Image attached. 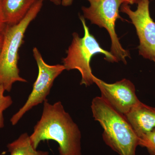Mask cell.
Listing matches in <instances>:
<instances>
[{
  "instance_id": "1",
  "label": "cell",
  "mask_w": 155,
  "mask_h": 155,
  "mask_svg": "<svg viewBox=\"0 0 155 155\" xmlns=\"http://www.w3.org/2000/svg\"><path fill=\"white\" fill-rule=\"evenodd\" d=\"M29 137L35 149L41 142L53 140L59 145V155H81L80 129L61 101L44 102L41 118Z\"/></svg>"
},
{
  "instance_id": "2",
  "label": "cell",
  "mask_w": 155,
  "mask_h": 155,
  "mask_svg": "<svg viewBox=\"0 0 155 155\" xmlns=\"http://www.w3.org/2000/svg\"><path fill=\"white\" fill-rule=\"evenodd\" d=\"M93 116L102 127L106 144L119 155H136L139 137L125 116L116 111L101 97L92 101Z\"/></svg>"
},
{
  "instance_id": "3",
  "label": "cell",
  "mask_w": 155,
  "mask_h": 155,
  "mask_svg": "<svg viewBox=\"0 0 155 155\" xmlns=\"http://www.w3.org/2000/svg\"><path fill=\"white\" fill-rule=\"evenodd\" d=\"M43 2L38 0L18 24L6 27L0 51V84L5 91H11L13 84L17 81L28 82L19 75V51L24 42L26 29L41 10Z\"/></svg>"
},
{
  "instance_id": "4",
  "label": "cell",
  "mask_w": 155,
  "mask_h": 155,
  "mask_svg": "<svg viewBox=\"0 0 155 155\" xmlns=\"http://www.w3.org/2000/svg\"><path fill=\"white\" fill-rule=\"evenodd\" d=\"M79 19L83 25L84 36L80 37L77 32L72 34V43L67 51V55L62 59V62L66 70H78L81 76V85L88 87L94 83V75L92 72L90 65L94 56L102 54L108 62L118 63V61L110 52L101 46L94 36L90 33L83 16L79 15Z\"/></svg>"
},
{
  "instance_id": "5",
  "label": "cell",
  "mask_w": 155,
  "mask_h": 155,
  "mask_svg": "<svg viewBox=\"0 0 155 155\" xmlns=\"http://www.w3.org/2000/svg\"><path fill=\"white\" fill-rule=\"evenodd\" d=\"M89 7L82 6L81 10L85 19L90 21L91 24L105 28L111 38L110 52L118 62L127 64L126 58H130L127 50L122 47L115 29L117 19H122L119 15V9L123 0H87Z\"/></svg>"
},
{
  "instance_id": "6",
  "label": "cell",
  "mask_w": 155,
  "mask_h": 155,
  "mask_svg": "<svg viewBox=\"0 0 155 155\" xmlns=\"http://www.w3.org/2000/svg\"><path fill=\"white\" fill-rule=\"evenodd\" d=\"M33 54L38 67V75L26 102L11 117L10 121L13 125H17L25 113L47 100L54 81L64 70H66L63 65H50L47 64L36 48H34Z\"/></svg>"
},
{
  "instance_id": "7",
  "label": "cell",
  "mask_w": 155,
  "mask_h": 155,
  "mask_svg": "<svg viewBox=\"0 0 155 155\" xmlns=\"http://www.w3.org/2000/svg\"><path fill=\"white\" fill-rule=\"evenodd\" d=\"M150 0H138L134 11L129 5L123 4L120 11L127 14L135 27L139 40L140 55L153 61L155 67V22L150 14Z\"/></svg>"
},
{
  "instance_id": "8",
  "label": "cell",
  "mask_w": 155,
  "mask_h": 155,
  "mask_svg": "<svg viewBox=\"0 0 155 155\" xmlns=\"http://www.w3.org/2000/svg\"><path fill=\"white\" fill-rule=\"evenodd\" d=\"M94 82L99 88L102 97L124 116L140 102L136 94L135 86L128 79L109 84L94 76Z\"/></svg>"
},
{
  "instance_id": "9",
  "label": "cell",
  "mask_w": 155,
  "mask_h": 155,
  "mask_svg": "<svg viewBox=\"0 0 155 155\" xmlns=\"http://www.w3.org/2000/svg\"><path fill=\"white\" fill-rule=\"evenodd\" d=\"M125 116L139 137L155 128V108L141 101Z\"/></svg>"
},
{
  "instance_id": "10",
  "label": "cell",
  "mask_w": 155,
  "mask_h": 155,
  "mask_svg": "<svg viewBox=\"0 0 155 155\" xmlns=\"http://www.w3.org/2000/svg\"><path fill=\"white\" fill-rule=\"evenodd\" d=\"M38 0H2L1 11L7 26L21 22Z\"/></svg>"
},
{
  "instance_id": "11",
  "label": "cell",
  "mask_w": 155,
  "mask_h": 155,
  "mask_svg": "<svg viewBox=\"0 0 155 155\" xmlns=\"http://www.w3.org/2000/svg\"><path fill=\"white\" fill-rule=\"evenodd\" d=\"M10 155H49L48 151L38 150L31 143L28 134H22L16 140L7 145Z\"/></svg>"
},
{
  "instance_id": "12",
  "label": "cell",
  "mask_w": 155,
  "mask_h": 155,
  "mask_svg": "<svg viewBox=\"0 0 155 155\" xmlns=\"http://www.w3.org/2000/svg\"><path fill=\"white\" fill-rule=\"evenodd\" d=\"M139 138V146L146 148L151 155H155V128Z\"/></svg>"
},
{
  "instance_id": "13",
  "label": "cell",
  "mask_w": 155,
  "mask_h": 155,
  "mask_svg": "<svg viewBox=\"0 0 155 155\" xmlns=\"http://www.w3.org/2000/svg\"><path fill=\"white\" fill-rule=\"evenodd\" d=\"M5 88L2 85L0 84V130L5 126L4 112L11 106L13 101L10 96L4 95Z\"/></svg>"
},
{
  "instance_id": "14",
  "label": "cell",
  "mask_w": 155,
  "mask_h": 155,
  "mask_svg": "<svg viewBox=\"0 0 155 155\" xmlns=\"http://www.w3.org/2000/svg\"><path fill=\"white\" fill-rule=\"evenodd\" d=\"M6 27H7V25L4 21L2 13L0 8V35H4Z\"/></svg>"
},
{
  "instance_id": "15",
  "label": "cell",
  "mask_w": 155,
  "mask_h": 155,
  "mask_svg": "<svg viewBox=\"0 0 155 155\" xmlns=\"http://www.w3.org/2000/svg\"><path fill=\"white\" fill-rule=\"evenodd\" d=\"M73 0H61V5L64 7H69L73 3Z\"/></svg>"
},
{
  "instance_id": "16",
  "label": "cell",
  "mask_w": 155,
  "mask_h": 155,
  "mask_svg": "<svg viewBox=\"0 0 155 155\" xmlns=\"http://www.w3.org/2000/svg\"><path fill=\"white\" fill-rule=\"evenodd\" d=\"M123 1L125 2L124 4H126L129 5L136 4L138 0H123Z\"/></svg>"
},
{
  "instance_id": "17",
  "label": "cell",
  "mask_w": 155,
  "mask_h": 155,
  "mask_svg": "<svg viewBox=\"0 0 155 155\" xmlns=\"http://www.w3.org/2000/svg\"><path fill=\"white\" fill-rule=\"evenodd\" d=\"M42 1H44V0H42ZM49 1L56 5H61V0H49Z\"/></svg>"
},
{
  "instance_id": "18",
  "label": "cell",
  "mask_w": 155,
  "mask_h": 155,
  "mask_svg": "<svg viewBox=\"0 0 155 155\" xmlns=\"http://www.w3.org/2000/svg\"><path fill=\"white\" fill-rule=\"evenodd\" d=\"M3 39H4V35H0V51H1L2 46Z\"/></svg>"
},
{
  "instance_id": "19",
  "label": "cell",
  "mask_w": 155,
  "mask_h": 155,
  "mask_svg": "<svg viewBox=\"0 0 155 155\" xmlns=\"http://www.w3.org/2000/svg\"><path fill=\"white\" fill-rule=\"evenodd\" d=\"M2 0H0V8H1V4H2Z\"/></svg>"
}]
</instances>
